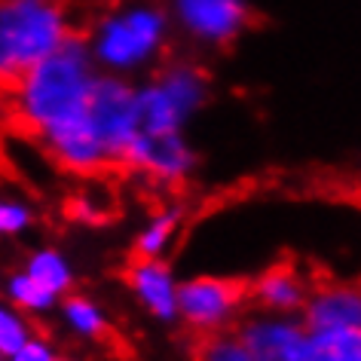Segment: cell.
<instances>
[{
  "mask_svg": "<svg viewBox=\"0 0 361 361\" xmlns=\"http://www.w3.org/2000/svg\"><path fill=\"white\" fill-rule=\"evenodd\" d=\"M171 34L169 13L159 0H123L98 16L83 40L102 74L135 80L159 65Z\"/></svg>",
  "mask_w": 361,
  "mask_h": 361,
  "instance_id": "2",
  "label": "cell"
},
{
  "mask_svg": "<svg viewBox=\"0 0 361 361\" xmlns=\"http://www.w3.org/2000/svg\"><path fill=\"white\" fill-rule=\"evenodd\" d=\"M245 288L224 276L178 279V322L196 334L230 331L245 306Z\"/></svg>",
  "mask_w": 361,
  "mask_h": 361,
  "instance_id": "6",
  "label": "cell"
},
{
  "mask_svg": "<svg viewBox=\"0 0 361 361\" xmlns=\"http://www.w3.org/2000/svg\"><path fill=\"white\" fill-rule=\"evenodd\" d=\"M297 315L310 334L361 331V291L349 282L312 285Z\"/></svg>",
  "mask_w": 361,
  "mask_h": 361,
  "instance_id": "11",
  "label": "cell"
},
{
  "mask_svg": "<svg viewBox=\"0 0 361 361\" xmlns=\"http://www.w3.org/2000/svg\"><path fill=\"white\" fill-rule=\"evenodd\" d=\"M34 224H37V212L28 200L10 193L0 196V239H19Z\"/></svg>",
  "mask_w": 361,
  "mask_h": 361,
  "instance_id": "18",
  "label": "cell"
},
{
  "mask_svg": "<svg viewBox=\"0 0 361 361\" xmlns=\"http://www.w3.org/2000/svg\"><path fill=\"white\" fill-rule=\"evenodd\" d=\"M95 77L98 68L86 40L74 31L56 52L6 86L16 123L34 135L47 157L68 175H98L111 169L89 120Z\"/></svg>",
  "mask_w": 361,
  "mask_h": 361,
  "instance_id": "1",
  "label": "cell"
},
{
  "mask_svg": "<svg viewBox=\"0 0 361 361\" xmlns=\"http://www.w3.org/2000/svg\"><path fill=\"white\" fill-rule=\"evenodd\" d=\"M0 361H6V355H0Z\"/></svg>",
  "mask_w": 361,
  "mask_h": 361,
  "instance_id": "23",
  "label": "cell"
},
{
  "mask_svg": "<svg viewBox=\"0 0 361 361\" xmlns=\"http://www.w3.org/2000/svg\"><path fill=\"white\" fill-rule=\"evenodd\" d=\"M212 80L193 61H171L153 77L135 83L141 132H187L193 116L209 104Z\"/></svg>",
  "mask_w": 361,
  "mask_h": 361,
  "instance_id": "4",
  "label": "cell"
},
{
  "mask_svg": "<svg viewBox=\"0 0 361 361\" xmlns=\"http://www.w3.org/2000/svg\"><path fill=\"white\" fill-rule=\"evenodd\" d=\"M310 282L297 267L291 264H273L260 273L248 288V297L257 303L260 312H276V315H297L310 294Z\"/></svg>",
  "mask_w": 361,
  "mask_h": 361,
  "instance_id": "12",
  "label": "cell"
},
{
  "mask_svg": "<svg viewBox=\"0 0 361 361\" xmlns=\"http://www.w3.org/2000/svg\"><path fill=\"white\" fill-rule=\"evenodd\" d=\"M120 166L157 187H180L200 166L187 132H141L132 138Z\"/></svg>",
  "mask_w": 361,
  "mask_h": 361,
  "instance_id": "8",
  "label": "cell"
},
{
  "mask_svg": "<svg viewBox=\"0 0 361 361\" xmlns=\"http://www.w3.org/2000/svg\"><path fill=\"white\" fill-rule=\"evenodd\" d=\"M132 300L159 324H178V276L166 257H135L126 269Z\"/></svg>",
  "mask_w": 361,
  "mask_h": 361,
  "instance_id": "10",
  "label": "cell"
},
{
  "mask_svg": "<svg viewBox=\"0 0 361 361\" xmlns=\"http://www.w3.org/2000/svg\"><path fill=\"white\" fill-rule=\"evenodd\" d=\"M239 337L255 361H306L312 337L303 328L300 315L257 312L239 324Z\"/></svg>",
  "mask_w": 361,
  "mask_h": 361,
  "instance_id": "9",
  "label": "cell"
},
{
  "mask_svg": "<svg viewBox=\"0 0 361 361\" xmlns=\"http://www.w3.org/2000/svg\"><path fill=\"white\" fill-rule=\"evenodd\" d=\"M200 361H255V355L248 352L236 331H218L205 334L200 346Z\"/></svg>",
  "mask_w": 361,
  "mask_h": 361,
  "instance_id": "19",
  "label": "cell"
},
{
  "mask_svg": "<svg viewBox=\"0 0 361 361\" xmlns=\"http://www.w3.org/2000/svg\"><path fill=\"white\" fill-rule=\"evenodd\" d=\"M0 297H4L13 310H19L22 315H28L31 322L43 319V315H52V312H56V306H59V297L49 294L43 285L34 282L25 269H16V273H10L4 279Z\"/></svg>",
  "mask_w": 361,
  "mask_h": 361,
  "instance_id": "16",
  "label": "cell"
},
{
  "mask_svg": "<svg viewBox=\"0 0 361 361\" xmlns=\"http://www.w3.org/2000/svg\"><path fill=\"white\" fill-rule=\"evenodd\" d=\"M59 361H77V358H61V355H59Z\"/></svg>",
  "mask_w": 361,
  "mask_h": 361,
  "instance_id": "22",
  "label": "cell"
},
{
  "mask_svg": "<svg viewBox=\"0 0 361 361\" xmlns=\"http://www.w3.org/2000/svg\"><path fill=\"white\" fill-rule=\"evenodd\" d=\"M34 334V324L28 315H22L19 310H13L10 303L0 297V355H10L16 346H22Z\"/></svg>",
  "mask_w": 361,
  "mask_h": 361,
  "instance_id": "20",
  "label": "cell"
},
{
  "mask_svg": "<svg viewBox=\"0 0 361 361\" xmlns=\"http://www.w3.org/2000/svg\"><path fill=\"white\" fill-rule=\"evenodd\" d=\"M22 269L34 279V282L43 285L49 294H56V297H65L68 291H74V282H77L74 260H71L65 251L56 248V245L34 248L31 255L25 257Z\"/></svg>",
  "mask_w": 361,
  "mask_h": 361,
  "instance_id": "14",
  "label": "cell"
},
{
  "mask_svg": "<svg viewBox=\"0 0 361 361\" xmlns=\"http://www.w3.org/2000/svg\"><path fill=\"white\" fill-rule=\"evenodd\" d=\"M6 361H59V349L52 340L40 337V334H31L22 346H16L6 355Z\"/></svg>",
  "mask_w": 361,
  "mask_h": 361,
  "instance_id": "21",
  "label": "cell"
},
{
  "mask_svg": "<svg viewBox=\"0 0 361 361\" xmlns=\"http://www.w3.org/2000/svg\"><path fill=\"white\" fill-rule=\"evenodd\" d=\"M89 120L111 166H120L132 138L138 135V107H135V80L102 74L98 71L89 95Z\"/></svg>",
  "mask_w": 361,
  "mask_h": 361,
  "instance_id": "7",
  "label": "cell"
},
{
  "mask_svg": "<svg viewBox=\"0 0 361 361\" xmlns=\"http://www.w3.org/2000/svg\"><path fill=\"white\" fill-rule=\"evenodd\" d=\"M312 349L306 361H361V331L310 334Z\"/></svg>",
  "mask_w": 361,
  "mask_h": 361,
  "instance_id": "17",
  "label": "cell"
},
{
  "mask_svg": "<svg viewBox=\"0 0 361 361\" xmlns=\"http://www.w3.org/2000/svg\"><path fill=\"white\" fill-rule=\"evenodd\" d=\"M171 31L200 49H227L251 28V0H166Z\"/></svg>",
  "mask_w": 361,
  "mask_h": 361,
  "instance_id": "5",
  "label": "cell"
},
{
  "mask_svg": "<svg viewBox=\"0 0 361 361\" xmlns=\"http://www.w3.org/2000/svg\"><path fill=\"white\" fill-rule=\"evenodd\" d=\"M56 312H59L61 328L77 340H102L107 328H111V319H107L104 306L80 291H68L65 297H59Z\"/></svg>",
  "mask_w": 361,
  "mask_h": 361,
  "instance_id": "13",
  "label": "cell"
},
{
  "mask_svg": "<svg viewBox=\"0 0 361 361\" xmlns=\"http://www.w3.org/2000/svg\"><path fill=\"white\" fill-rule=\"evenodd\" d=\"M74 34L65 0H0V89Z\"/></svg>",
  "mask_w": 361,
  "mask_h": 361,
  "instance_id": "3",
  "label": "cell"
},
{
  "mask_svg": "<svg viewBox=\"0 0 361 361\" xmlns=\"http://www.w3.org/2000/svg\"><path fill=\"white\" fill-rule=\"evenodd\" d=\"M180 224H184V205L171 202L157 209L144 221V227L135 233V257H166L178 239Z\"/></svg>",
  "mask_w": 361,
  "mask_h": 361,
  "instance_id": "15",
  "label": "cell"
}]
</instances>
